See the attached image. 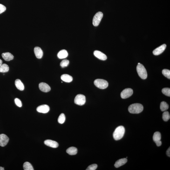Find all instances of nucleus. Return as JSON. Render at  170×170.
I'll return each instance as SVG.
<instances>
[{
    "label": "nucleus",
    "mask_w": 170,
    "mask_h": 170,
    "mask_svg": "<svg viewBox=\"0 0 170 170\" xmlns=\"http://www.w3.org/2000/svg\"><path fill=\"white\" fill-rule=\"evenodd\" d=\"M4 169L2 167H0V170H4Z\"/></svg>",
    "instance_id": "35"
},
{
    "label": "nucleus",
    "mask_w": 170,
    "mask_h": 170,
    "mask_svg": "<svg viewBox=\"0 0 170 170\" xmlns=\"http://www.w3.org/2000/svg\"><path fill=\"white\" fill-rule=\"evenodd\" d=\"M163 74L166 78L170 79V71L168 69H165L162 71Z\"/></svg>",
    "instance_id": "27"
},
{
    "label": "nucleus",
    "mask_w": 170,
    "mask_h": 170,
    "mask_svg": "<svg viewBox=\"0 0 170 170\" xmlns=\"http://www.w3.org/2000/svg\"><path fill=\"white\" fill-rule=\"evenodd\" d=\"M68 52L67 50H61L59 52L58 54H57V57L59 58L60 59H63L66 58L67 57H68Z\"/></svg>",
    "instance_id": "19"
},
{
    "label": "nucleus",
    "mask_w": 170,
    "mask_h": 170,
    "mask_svg": "<svg viewBox=\"0 0 170 170\" xmlns=\"http://www.w3.org/2000/svg\"><path fill=\"white\" fill-rule=\"evenodd\" d=\"M137 72L140 78L143 79H146L147 78V71L144 66L141 64H138L137 66Z\"/></svg>",
    "instance_id": "3"
},
{
    "label": "nucleus",
    "mask_w": 170,
    "mask_h": 170,
    "mask_svg": "<svg viewBox=\"0 0 170 170\" xmlns=\"http://www.w3.org/2000/svg\"><path fill=\"white\" fill-rule=\"evenodd\" d=\"M15 84L16 87L20 91H23L24 90V84L19 79H16L15 80Z\"/></svg>",
    "instance_id": "17"
},
{
    "label": "nucleus",
    "mask_w": 170,
    "mask_h": 170,
    "mask_svg": "<svg viewBox=\"0 0 170 170\" xmlns=\"http://www.w3.org/2000/svg\"><path fill=\"white\" fill-rule=\"evenodd\" d=\"M127 160L126 158H123L117 161L114 165L115 167L118 168L122 166L125 165L127 162Z\"/></svg>",
    "instance_id": "16"
},
{
    "label": "nucleus",
    "mask_w": 170,
    "mask_h": 170,
    "mask_svg": "<svg viewBox=\"0 0 170 170\" xmlns=\"http://www.w3.org/2000/svg\"><path fill=\"white\" fill-rule=\"evenodd\" d=\"M143 110V106L142 104L134 103L131 104L128 108L129 112L131 113L138 114L140 113Z\"/></svg>",
    "instance_id": "2"
},
{
    "label": "nucleus",
    "mask_w": 170,
    "mask_h": 170,
    "mask_svg": "<svg viewBox=\"0 0 170 170\" xmlns=\"http://www.w3.org/2000/svg\"><path fill=\"white\" fill-rule=\"evenodd\" d=\"M69 62L67 60L65 59L62 61L60 63L61 66L62 68L67 67L68 65Z\"/></svg>",
    "instance_id": "29"
},
{
    "label": "nucleus",
    "mask_w": 170,
    "mask_h": 170,
    "mask_svg": "<svg viewBox=\"0 0 170 170\" xmlns=\"http://www.w3.org/2000/svg\"><path fill=\"white\" fill-rule=\"evenodd\" d=\"M6 10V8L3 4H0V14L4 12Z\"/></svg>",
    "instance_id": "32"
},
{
    "label": "nucleus",
    "mask_w": 170,
    "mask_h": 170,
    "mask_svg": "<svg viewBox=\"0 0 170 170\" xmlns=\"http://www.w3.org/2000/svg\"><path fill=\"white\" fill-rule=\"evenodd\" d=\"M97 164H94L90 165L86 169V170H95L97 169Z\"/></svg>",
    "instance_id": "30"
},
{
    "label": "nucleus",
    "mask_w": 170,
    "mask_h": 170,
    "mask_svg": "<svg viewBox=\"0 0 170 170\" xmlns=\"http://www.w3.org/2000/svg\"><path fill=\"white\" fill-rule=\"evenodd\" d=\"M61 79L63 81L66 82L70 83L72 81L73 78L69 75L64 74L62 75L61 76Z\"/></svg>",
    "instance_id": "18"
},
{
    "label": "nucleus",
    "mask_w": 170,
    "mask_h": 170,
    "mask_svg": "<svg viewBox=\"0 0 170 170\" xmlns=\"http://www.w3.org/2000/svg\"><path fill=\"white\" fill-rule=\"evenodd\" d=\"M2 61L0 59V67L2 65Z\"/></svg>",
    "instance_id": "34"
},
{
    "label": "nucleus",
    "mask_w": 170,
    "mask_h": 170,
    "mask_svg": "<svg viewBox=\"0 0 170 170\" xmlns=\"http://www.w3.org/2000/svg\"><path fill=\"white\" fill-rule=\"evenodd\" d=\"M140 63H138V64H140Z\"/></svg>",
    "instance_id": "36"
},
{
    "label": "nucleus",
    "mask_w": 170,
    "mask_h": 170,
    "mask_svg": "<svg viewBox=\"0 0 170 170\" xmlns=\"http://www.w3.org/2000/svg\"><path fill=\"white\" fill-rule=\"evenodd\" d=\"M66 120V117L64 114L62 113L59 116L58 118V123L61 124H63L64 123Z\"/></svg>",
    "instance_id": "26"
},
{
    "label": "nucleus",
    "mask_w": 170,
    "mask_h": 170,
    "mask_svg": "<svg viewBox=\"0 0 170 170\" xmlns=\"http://www.w3.org/2000/svg\"><path fill=\"white\" fill-rule=\"evenodd\" d=\"M166 47V44H163V45H161L160 46L155 49L153 51V53L155 56H158V55H160L165 51Z\"/></svg>",
    "instance_id": "9"
},
{
    "label": "nucleus",
    "mask_w": 170,
    "mask_h": 170,
    "mask_svg": "<svg viewBox=\"0 0 170 170\" xmlns=\"http://www.w3.org/2000/svg\"><path fill=\"white\" fill-rule=\"evenodd\" d=\"M9 66L6 64H3L0 67V72H6L9 71Z\"/></svg>",
    "instance_id": "23"
},
{
    "label": "nucleus",
    "mask_w": 170,
    "mask_h": 170,
    "mask_svg": "<svg viewBox=\"0 0 170 170\" xmlns=\"http://www.w3.org/2000/svg\"><path fill=\"white\" fill-rule=\"evenodd\" d=\"M9 139L6 135L4 134L0 135V146L3 147L7 144Z\"/></svg>",
    "instance_id": "8"
},
{
    "label": "nucleus",
    "mask_w": 170,
    "mask_h": 170,
    "mask_svg": "<svg viewBox=\"0 0 170 170\" xmlns=\"http://www.w3.org/2000/svg\"><path fill=\"white\" fill-rule=\"evenodd\" d=\"M94 54L96 57L101 60L105 61L107 59V56L101 51H98V50H96L94 52Z\"/></svg>",
    "instance_id": "12"
},
{
    "label": "nucleus",
    "mask_w": 170,
    "mask_h": 170,
    "mask_svg": "<svg viewBox=\"0 0 170 170\" xmlns=\"http://www.w3.org/2000/svg\"><path fill=\"white\" fill-rule=\"evenodd\" d=\"M44 143L46 146L53 148H56L58 147L59 146L58 143L57 142L50 139L45 140L44 141Z\"/></svg>",
    "instance_id": "13"
},
{
    "label": "nucleus",
    "mask_w": 170,
    "mask_h": 170,
    "mask_svg": "<svg viewBox=\"0 0 170 170\" xmlns=\"http://www.w3.org/2000/svg\"><path fill=\"white\" fill-rule=\"evenodd\" d=\"M15 104L17 106L19 107H21L22 106V102L19 99L16 98L15 99Z\"/></svg>",
    "instance_id": "31"
},
{
    "label": "nucleus",
    "mask_w": 170,
    "mask_h": 170,
    "mask_svg": "<svg viewBox=\"0 0 170 170\" xmlns=\"http://www.w3.org/2000/svg\"><path fill=\"white\" fill-rule=\"evenodd\" d=\"M169 108L168 104L165 102H162L161 103L160 108L162 111L164 112L168 109Z\"/></svg>",
    "instance_id": "22"
},
{
    "label": "nucleus",
    "mask_w": 170,
    "mask_h": 170,
    "mask_svg": "<svg viewBox=\"0 0 170 170\" xmlns=\"http://www.w3.org/2000/svg\"><path fill=\"white\" fill-rule=\"evenodd\" d=\"M94 84L97 87L102 89H106L108 86V83L107 81L103 79L95 80L94 82Z\"/></svg>",
    "instance_id": "4"
},
{
    "label": "nucleus",
    "mask_w": 170,
    "mask_h": 170,
    "mask_svg": "<svg viewBox=\"0 0 170 170\" xmlns=\"http://www.w3.org/2000/svg\"><path fill=\"white\" fill-rule=\"evenodd\" d=\"M125 132V128L124 126H120L118 127L113 132L114 139L116 140H120L124 136Z\"/></svg>",
    "instance_id": "1"
},
{
    "label": "nucleus",
    "mask_w": 170,
    "mask_h": 170,
    "mask_svg": "<svg viewBox=\"0 0 170 170\" xmlns=\"http://www.w3.org/2000/svg\"><path fill=\"white\" fill-rule=\"evenodd\" d=\"M34 51L35 55L37 58L41 59L42 58L43 53L40 48L38 47H36L34 49Z\"/></svg>",
    "instance_id": "14"
},
{
    "label": "nucleus",
    "mask_w": 170,
    "mask_h": 170,
    "mask_svg": "<svg viewBox=\"0 0 170 170\" xmlns=\"http://www.w3.org/2000/svg\"><path fill=\"white\" fill-rule=\"evenodd\" d=\"M23 169L25 170H34L32 165L29 162H26L23 164Z\"/></svg>",
    "instance_id": "24"
},
{
    "label": "nucleus",
    "mask_w": 170,
    "mask_h": 170,
    "mask_svg": "<svg viewBox=\"0 0 170 170\" xmlns=\"http://www.w3.org/2000/svg\"><path fill=\"white\" fill-rule=\"evenodd\" d=\"M166 154L169 157H170V147L168 149L166 152Z\"/></svg>",
    "instance_id": "33"
},
{
    "label": "nucleus",
    "mask_w": 170,
    "mask_h": 170,
    "mask_svg": "<svg viewBox=\"0 0 170 170\" xmlns=\"http://www.w3.org/2000/svg\"><path fill=\"white\" fill-rule=\"evenodd\" d=\"M162 92L164 95L168 97H170V88H165L163 89Z\"/></svg>",
    "instance_id": "28"
},
{
    "label": "nucleus",
    "mask_w": 170,
    "mask_h": 170,
    "mask_svg": "<svg viewBox=\"0 0 170 170\" xmlns=\"http://www.w3.org/2000/svg\"><path fill=\"white\" fill-rule=\"evenodd\" d=\"M67 153L71 155H75L77 154L78 150L76 147H71L69 148L67 150Z\"/></svg>",
    "instance_id": "20"
},
{
    "label": "nucleus",
    "mask_w": 170,
    "mask_h": 170,
    "mask_svg": "<svg viewBox=\"0 0 170 170\" xmlns=\"http://www.w3.org/2000/svg\"><path fill=\"white\" fill-rule=\"evenodd\" d=\"M103 17V14L101 12H98L95 15L93 20V24L94 26L99 25Z\"/></svg>",
    "instance_id": "5"
},
{
    "label": "nucleus",
    "mask_w": 170,
    "mask_h": 170,
    "mask_svg": "<svg viewBox=\"0 0 170 170\" xmlns=\"http://www.w3.org/2000/svg\"><path fill=\"white\" fill-rule=\"evenodd\" d=\"M161 134L160 132H156L153 135V140L155 143L161 141Z\"/></svg>",
    "instance_id": "21"
},
{
    "label": "nucleus",
    "mask_w": 170,
    "mask_h": 170,
    "mask_svg": "<svg viewBox=\"0 0 170 170\" xmlns=\"http://www.w3.org/2000/svg\"><path fill=\"white\" fill-rule=\"evenodd\" d=\"M50 107L48 105H40L37 108V112L43 113H47L50 111Z\"/></svg>",
    "instance_id": "10"
},
{
    "label": "nucleus",
    "mask_w": 170,
    "mask_h": 170,
    "mask_svg": "<svg viewBox=\"0 0 170 170\" xmlns=\"http://www.w3.org/2000/svg\"><path fill=\"white\" fill-rule=\"evenodd\" d=\"M86 102V97L84 95L78 94L76 96L74 99L75 104L79 105H84Z\"/></svg>",
    "instance_id": "6"
},
{
    "label": "nucleus",
    "mask_w": 170,
    "mask_h": 170,
    "mask_svg": "<svg viewBox=\"0 0 170 170\" xmlns=\"http://www.w3.org/2000/svg\"><path fill=\"white\" fill-rule=\"evenodd\" d=\"M133 90L131 88L125 89L121 93V97L122 99H126L131 97L133 94Z\"/></svg>",
    "instance_id": "7"
},
{
    "label": "nucleus",
    "mask_w": 170,
    "mask_h": 170,
    "mask_svg": "<svg viewBox=\"0 0 170 170\" xmlns=\"http://www.w3.org/2000/svg\"><path fill=\"white\" fill-rule=\"evenodd\" d=\"M39 88L40 90L42 92H47L50 91L51 88L46 83L42 82L39 84Z\"/></svg>",
    "instance_id": "11"
},
{
    "label": "nucleus",
    "mask_w": 170,
    "mask_h": 170,
    "mask_svg": "<svg viewBox=\"0 0 170 170\" xmlns=\"http://www.w3.org/2000/svg\"><path fill=\"white\" fill-rule=\"evenodd\" d=\"M163 120L165 121H167L170 119V115L168 111H165L163 113L162 115Z\"/></svg>",
    "instance_id": "25"
},
{
    "label": "nucleus",
    "mask_w": 170,
    "mask_h": 170,
    "mask_svg": "<svg viewBox=\"0 0 170 170\" xmlns=\"http://www.w3.org/2000/svg\"><path fill=\"white\" fill-rule=\"evenodd\" d=\"M3 58L6 61H9L13 59L14 56L9 52H5L2 54Z\"/></svg>",
    "instance_id": "15"
}]
</instances>
